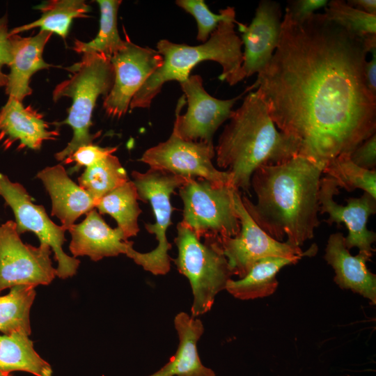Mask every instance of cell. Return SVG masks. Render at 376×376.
Wrapping results in <instances>:
<instances>
[{"label":"cell","mask_w":376,"mask_h":376,"mask_svg":"<svg viewBox=\"0 0 376 376\" xmlns=\"http://www.w3.org/2000/svg\"><path fill=\"white\" fill-rule=\"evenodd\" d=\"M302 257H267L259 260L248 274L239 280L230 279L226 290L241 300L263 298L272 295L279 283L276 276L283 267L297 263Z\"/></svg>","instance_id":"23"},{"label":"cell","mask_w":376,"mask_h":376,"mask_svg":"<svg viewBox=\"0 0 376 376\" xmlns=\"http://www.w3.org/2000/svg\"><path fill=\"white\" fill-rule=\"evenodd\" d=\"M48 123L31 106L24 107L22 102L8 97L0 111V144L5 149L17 143V148L38 150L42 143L55 140L58 130H49Z\"/></svg>","instance_id":"18"},{"label":"cell","mask_w":376,"mask_h":376,"mask_svg":"<svg viewBox=\"0 0 376 376\" xmlns=\"http://www.w3.org/2000/svg\"><path fill=\"white\" fill-rule=\"evenodd\" d=\"M174 324L179 337L178 350L167 363L149 376H216L202 364L198 354L197 343L204 331L201 320L180 312Z\"/></svg>","instance_id":"22"},{"label":"cell","mask_w":376,"mask_h":376,"mask_svg":"<svg viewBox=\"0 0 376 376\" xmlns=\"http://www.w3.org/2000/svg\"><path fill=\"white\" fill-rule=\"evenodd\" d=\"M324 14L332 22L360 37L376 35V15L357 9L343 0L328 2Z\"/></svg>","instance_id":"31"},{"label":"cell","mask_w":376,"mask_h":376,"mask_svg":"<svg viewBox=\"0 0 376 376\" xmlns=\"http://www.w3.org/2000/svg\"><path fill=\"white\" fill-rule=\"evenodd\" d=\"M184 95L179 100L173 130L182 139L212 143L214 132L233 111L236 101L245 93L229 100H219L207 93L198 75L180 83Z\"/></svg>","instance_id":"13"},{"label":"cell","mask_w":376,"mask_h":376,"mask_svg":"<svg viewBox=\"0 0 376 376\" xmlns=\"http://www.w3.org/2000/svg\"><path fill=\"white\" fill-rule=\"evenodd\" d=\"M67 69L72 75L58 84L52 93L54 102L63 97L72 100L68 116L62 123L72 127L73 136L63 150L56 153L58 161H63L79 147L93 143L98 136L90 133L92 113L99 96L105 97L114 81L110 58L102 54H83L80 61Z\"/></svg>","instance_id":"5"},{"label":"cell","mask_w":376,"mask_h":376,"mask_svg":"<svg viewBox=\"0 0 376 376\" xmlns=\"http://www.w3.org/2000/svg\"><path fill=\"white\" fill-rule=\"evenodd\" d=\"M40 10L41 17L29 24L15 27L10 35L39 27L41 31L54 33L65 38L71 23L75 18L88 17L91 8L82 0H51L42 2L35 7Z\"/></svg>","instance_id":"25"},{"label":"cell","mask_w":376,"mask_h":376,"mask_svg":"<svg viewBox=\"0 0 376 376\" xmlns=\"http://www.w3.org/2000/svg\"><path fill=\"white\" fill-rule=\"evenodd\" d=\"M116 150L117 147L102 148L91 143L77 148L63 160V163L67 164L75 162V166L72 170L77 171L82 166L86 168L91 166L99 160L113 154Z\"/></svg>","instance_id":"33"},{"label":"cell","mask_w":376,"mask_h":376,"mask_svg":"<svg viewBox=\"0 0 376 376\" xmlns=\"http://www.w3.org/2000/svg\"><path fill=\"white\" fill-rule=\"evenodd\" d=\"M322 173L334 179L339 188L349 192L361 189L376 198V171L364 169L356 165L350 155L334 158L327 164Z\"/></svg>","instance_id":"30"},{"label":"cell","mask_w":376,"mask_h":376,"mask_svg":"<svg viewBox=\"0 0 376 376\" xmlns=\"http://www.w3.org/2000/svg\"><path fill=\"white\" fill-rule=\"evenodd\" d=\"M124 32V45L110 57L114 81L103 102L106 113L116 118L126 113L136 93L163 62L157 50L133 43Z\"/></svg>","instance_id":"14"},{"label":"cell","mask_w":376,"mask_h":376,"mask_svg":"<svg viewBox=\"0 0 376 376\" xmlns=\"http://www.w3.org/2000/svg\"><path fill=\"white\" fill-rule=\"evenodd\" d=\"M347 376H350V375H347Z\"/></svg>","instance_id":"40"},{"label":"cell","mask_w":376,"mask_h":376,"mask_svg":"<svg viewBox=\"0 0 376 376\" xmlns=\"http://www.w3.org/2000/svg\"><path fill=\"white\" fill-rule=\"evenodd\" d=\"M351 160L367 170H375L376 133L361 143L350 155Z\"/></svg>","instance_id":"34"},{"label":"cell","mask_w":376,"mask_h":376,"mask_svg":"<svg viewBox=\"0 0 376 376\" xmlns=\"http://www.w3.org/2000/svg\"><path fill=\"white\" fill-rule=\"evenodd\" d=\"M138 200L136 187L133 181L129 180L100 199L95 207L100 214L112 217L128 239L139 231L138 219L141 210Z\"/></svg>","instance_id":"26"},{"label":"cell","mask_w":376,"mask_h":376,"mask_svg":"<svg viewBox=\"0 0 376 376\" xmlns=\"http://www.w3.org/2000/svg\"><path fill=\"white\" fill-rule=\"evenodd\" d=\"M36 177L42 182L51 197V214L59 219L66 230L81 215L95 209L97 204V201L70 178L61 164L45 168Z\"/></svg>","instance_id":"20"},{"label":"cell","mask_w":376,"mask_h":376,"mask_svg":"<svg viewBox=\"0 0 376 376\" xmlns=\"http://www.w3.org/2000/svg\"><path fill=\"white\" fill-rule=\"evenodd\" d=\"M100 10V29L89 42L76 40L72 49L79 54L97 53L109 58L124 45L117 27V14L121 1L97 0Z\"/></svg>","instance_id":"27"},{"label":"cell","mask_w":376,"mask_h":376,"mask_svg":"<svg viewBox=\"0 0 376 376\" xmlns=\"http://www.w3.org/2000/svg\"><path fill=\"white\" fill-rule=\"evenodd\" d=\"M281 23L280 4L269 0L259 3L249 25L237 22L244 46L240 81L254 74L262 73L267 67L279 44Z\"/></svg>","instance_id":"16"},{"label":"cell","mask_w":376,"mask_h":376,"mask_svg":"<svg viewBox=\"0 0 376 376\" xmlns=\"http://www.w3.org/2000/svg\"><path fill=\"white\" fill-rule=\"evenodd\" d=\"M133 182L139 199L148 202L152 209L155 222L146 224L147 231L155 235L158 242L155 249L141 253L132 249L127 256L146 271L155 275H164L170 270L169 251L171 244L166 237V231L171 222L173 210L171 196L189 178L166 171L149 169L145 173L132 171Z\"/></svg>","instance_id":"8"},{"label":"cell","mask_w":376,"mask_h":376,"mask_svg":"<svg viewBox=\"0 0 376 376\" xmlns=\"http://www.w3.org/2000/svg\"><path fill=\"white\" fill-rule=\"evenodd\" d=\"M344 235L336 233L329 235L325 254L327 263L334 270V282L344 290H350L376 304V275L367 267L366 263L373 253L359 251L352 256L344 243Z\"/></svg>","instance_id":"19"},{"label":"cell","mask_w":376,"mask_h":376,"mask_svg":"<svg viewBox=\"0 0 376 376\" xmlns=\"http://www.w3.org/2000/svg\"><path fill=\"white\" fill-rule=\"evenodd\" d=\"M370 52L371 58L365 64L364 75L369 90L376 95V47L373 48Z\"/></svg>","instance_id":"37"},{"label":"cell","mask_w":376,"mask_h":376,"mask_svg":"<svg viewBox=\"0 0 376 376\" xmlns=\"http://www.w3.org/2000/svg\"><path fill=\"white\" fill-rule=\"evenodd\" d=\"M129 180L125 169L113 154L86 167L78 178L79 185L97 201Z\"/></svg>","instance_id":"29"},{"label":"cell","mask_w":376,"mask_h":376,"mask_svg":"<svg viewBox=\"0 0 376 376\" xmlns=\"http://www.w3.org/2000/svg\"><path fill=\"white\" fill-rule=\"evenodd\" d=\"M214 150L218 166L231 174L233 187L249 193L256 170L289 160L299 155V146L277 130L256 91L249 92L233 110Z\"/></svg>","instance_id":"3"},{"label":"cell","mask_w":376,"mask_h":376,"mask_svg":"<svg viewBox=\"0 0 376 376\" xmlns=\"http://www.w3.org/2000/svg\"><path fill=\"white\" fill-rule=\"evenodd\" d=\"M72 239L69 246L73 257L88 256L93 261L105 257L128 254L133 242L119 228H111L95 209L86 214L79 224L68 228Z\"/></svg>","instance_id":"17"},{"label":"cell","mask_w":376,"mask_h":376,"mask_svg":"<svg viewBox=\"0 0 376 376\" xmlns=\"http://www.w3.org/2000/svg\"><path fill=\"white\" fill-rule=\"evenodd\" d=\"M0 195L14 213L19 234L33 232L38 236L40 243L47 244L53 250L57 262L56 276L61 279H67L75 275L79 260L69 256L63 250L66 229L54 224L42 205L33 203L31 197L21 184L12 182L1 173Z\"/></svg>","instance_id":"11"},{"label":"cell","mask_w":376,"mask_h":376,"mask_svg":"<svg viewBox=\"0 0 376 376\" xmlns=\"http://www.w3.org/2000/svg\"><path fill=\"white\" fill-rule=\"evenodd\" d=\"M236 19L220 22L207 40L196 46L161 40L157 50L163 62L144 82L131 100L130 108H149L163 85L170 81L181 83L190 76L191 70L204 61L217 62L222 67L219 79L233 86L240 82L242 63V42L235 31Z\"/></svg>","instance_id":"4"},{"label":"cell","mask_w":376,"mask_h":376,"mask_svg":"<svg viewBox=\"0 0 376 376\" xmlns=\"http://www.w3.org/2000/svg\"><path fill=\"white\" fill-rule=\"evenodd\" d=\"M51 248L45 243L38 247L24 243L15 221L0 226V292L17 285L49 284L56 276L52 265Z\"/></svg>","instance_id":"10"},{"label":"cell","mask_w":376,"mask_h":376,"mask_svg":"<svg viewBox=\"0 0 376 376\" xmlns=\"http://www.w3.org/2000/svg\"><path fill=\"white\" fill-rule=\"evenodd\" d=\"M350 6L371 15H376L375 0H349Z\"/></svg>","instance_id":"38"},{"label":"cell","mask_w":376,"mask_h":376,"mask_svg":"<svg viewBox=\"0 0 376 376\" xmlns=\"http://www.w3.org/2000/svg\"><path fill=\"white\" fill-rule=\"evenodd\" d=\"M52 34L40 31L38 34L26 38L10 35L12 59L6 86L8 97L22 102L32 93L29 86L32 75L52 66L46 63L42 56L44 48Z\"/></svg>","instance_id":"21"},{"label":"cell","mask_w":376,"mask_h":376,"mask_svg":"<svg viewBox=\"0 0 376 376\" xmlns=\"http://www.w3.org/2000/svg\"><path fill=\"white\" fill-rule=\"evenodd\" d=\"M0 376H13L10 373H6L0 370Z\"/></svg>","instance_id":"39"},{"label":"cell","mask_w":376,"mask_h":376,"mask_svg":"<svg viewBox=\"0 0 376 376\" xmlns=\"http://www.w3.org/2000/svg\"><path fill=\"white\" fill-rule=\"evenodd\" d=\"M0 370H20L36 376H52L51 366L35 351L33 341L24 332L0 335Z\"/></svg>","instance_id":"24"},{"label":"cell","mask_w":376,"mask_h":376,"mask_svg":"<svg viewBox=\"0 0 376 376\" xmlns=\"http://www.w3.org/2000/svg\"><path fill=\"white\" fill-rule=\"evenodd\" d=\"M204 243L180 222L175 243L178 257L173 260L179 272L189 281L193 293L191 317L209 311L216 295L226 288L233 274L224 253L219 237L205 238Z\"/></svg>","instance_id":"6"},{"label":"cell","mask_w":376,"mask_h":376,"mask_svg":"<svg viewBox=\"0 0 376 376\" xmlns=\"http://www.w3.org/2000/svg\"><path fill=\"white\" fill-rule=\"evenodd\" d=\"M11 59L10 35L7 15H5L0 18V87L6 86L8 75L2 72V68L4 65L9 66Z\"/></svg>","instance_id":"36"},{"label":"cell","mask_w":376,"mask_h":376,"mask_svg":"<svg viewBox=\"0 0 376 376\" xmlns=\"http://www.w3.org/2000/svg\"><path fill=\"white\" fill-rule=\"evenodd\" d=\"M214 156L213 143L185 140L173 130L166 141L146 150L139 161L151 169L233 185L231 174L214 167Z\"/></svg>","instance_id":"12"},{"label":"cell","mask_w":376,"mask_h":376,"mask_svg":"<svg viewBox=\"0 0 376 376\" xmlns=\"http://www.w3.org/2000/svg\"><path fill=\"white\" fill-rule=\"evenodd\" d=\"M234 202L240 222V233L233 237H219L233 275L240 279L244 277L257 261L265 258L302 257L315 253L316 248L311 247L308 251L303 252L301 247L270 237L246 212L238 189L234 191Z\"/></svg>","instance_id":"9"},{"label":"cell","mask_w":376,"mask_h":376,"mask_svg":"<svg viewBox=\"0 0 376 376\" xmlns=\"http://www.w3.org/2000/svg\"><path fill=\"white\" fill-rule=\"evenodd\" d=\"M374 47L376 35L360 37L324 13L298 22L285 12L272 60L246 91L257 88L299 155L324 169L376 133V95L364 75Z\"/></svg>","instance_id":"1"},{"label":"cell","mask_w":376,"mask_h":376,"mask_svg":"<svg viewBox=\"0 0 376 376\" xmlns=\"http://www.w3.org/2000/svg\"><path fill=\"white\" fill-rule=\"evenodd\" d=\"M323 168L297 155L254 171L251 188L257 201L242 196L246 212L273 239L300 247L320 225L318 194Z\"/></svg>","instance_id":"2"},{"label":"cell","mask_w":376,"mask_h":376,"mask_svg":"<svg viewBox=\"0 0 376 376\" xmlns=\"http://www.w3.org/2000/svg\"><path fill=\"white\" fill-rule=\"evenodd\" d=\"M231 185L189 178L179 188L183 202L181 223L198 238L233 237L240 230Z\"/></svg>","instance_id":"7"},{"label":"cell","mask_w":376,"mask_h":376,"mask_svg":"<svg viewBox=\"0 0 376 376\" xmlns=\"http://www.w3.org/2000/svg\"><path fill=\"white\" fill-rule=\"evenodd\" d=\"M33 285H17L10 292L0 296V332L10 334L16 331L31 333L30 309L36 297Z\"/></svg>","instance_id":"28"},{"label":"cell","mask_w":376,"mask_h":376,"mask_svg":"<svg viewBox=\"0 0 376 376\" xmlns=\"http://www.w3.org/2000/svg\"><path fill=\"white\" fill-rule=\"evenodd\" d=\"M327 0H296L291 1L285 9L291 18L296 22H303L315 10L325 8L328 3Z\"/></svg>","instance_id":"35"},{"label":"cell","mask_w":376,"mask_h":376,"mask_svg":"<svg viewBox=\"0 0 376 376\" xmlns=\"http://www.w3.org/2000/svg\"><path fill=\"white\" fill-rule=\"evenodd\" d=\"M338 189L334 179L328 176L321 178L319 212L329 214V218L324 220L329 225L334 223L338 227L342 223L345 225L348 235L344 237V243L348 250L357 247L359 251L373 253L372 244L376 240V233L368 229L367 223L370 216L376 213V198L363 192L359 198H349L346 200L347 204L342 205L334 199L339 194Z\"/></svg>","instance_id":"15"},{"label":"cell","mask_w":376,"mask_h":376,"mask_svg":"<svg viewBox=\"0 0 376 376\" xmlns=\"http://www.w3.org/2000/svg\"><path fill=\"white\" fill-rule=\"evenodd\" d=\"M175 3L195 18L198 26L196 38L202 43L207 40L220 22L235 19V11L233 7L221 9L219 14H214L203 0H178Z\"/></svg>","instance_id":"32"}]
</instances>
